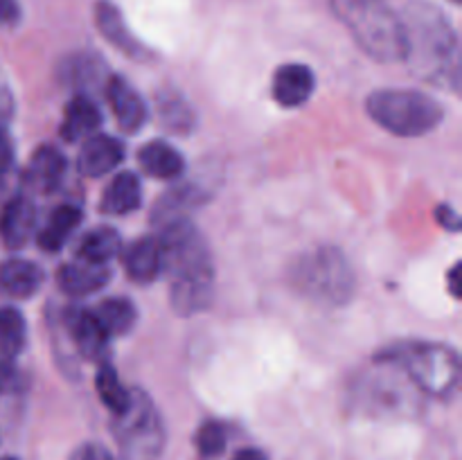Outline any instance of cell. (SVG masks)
<instances>
[{"label": "cell", "instance_id": "cell-1", "mask_svg": "<svg viewBox=\"0 0 462 460\" xmlns=\"http://www.w3.org/2000/svg\"><path fill=\"white\" fill-rule=\"evenodd\" d=\"M158 242L161 271L170 278V300L176 314L192 316L212 305L215 266L208 242L197 225L176 219L162 225Z\"/></svg>", "mask_w": 462, "mask_h": 460}, {"label": "cell", "instance_id": "cell-2", "mask_svg": "<svg viewBox=\"0 0 462 460\" xmlns=\"http://www.w3.org/2000/svg\"><path fill=\"white\" fill-rule=\"evenodd\" d=\"M404 30V59L409 70L429 84L458 88V36L440 7L427 0H409L400 14Z\"/></svg>", "mask_w": 462, "mask_h": 460}, {"label": "cell", "instance_id": "cell-3", "mask_svg": "<svg viewBox=\"0 0 462 460\" xmlns=\"http://www.w3.org/2000/svg\"><path fill=\"white\" fill-rule=\"evenodd\" d=\"M338 21L370 59L397 63L404 59V30L400 14L386 0H332Z\"/></svg>", "mask_w": 462, "mask_h": 460}, {"label": "cell", "instance_id": "cell-4", "mask_svg": "<svg viewBox=\"0 0 462 460\" xmlns=\"http://www.w3.org/2000/svg\"><path fill=\"white\" fill-rule=\"evenodd\" d=\"M397 365L420 392L447 397L460 379V361L456 350L440 343H402L377 356Z\"/></svg>", "mask_w": 462, "mask_h": 460}, {"label": "cell", "instance_id": "cell-5", "mask_svg": "<svg viewBox=\"0 0 462 460\" xmlns=\"http://www.w3.org/2000/svg\"><path fill=\"white\" fill-rule=\"evenodd\" d=\"M291 284L320 305H346L355 293V273L338 248L320 246L298 257L289 271Z\"/></svg>", "mask_w": 462, "mask_h": 460}, {"label": "cell", "instance_id": "cell-6", "mask_svg": "<svg viewBox=\"0 0 462 460\" xmlns=\"http://www.w3.org/2000/svg\"><path fill=\"white\" fill-rule=\"evenodd\" d=\"M365 111L382 129L402 138L429 133L445 117L440 102L420 90H377L365 102Z\"/></svg>", "mask_w": 462, "mask_h": 460}, {"label": "cell", "instance_id": "cell-7", "mask_svg": "<svg viewBox=\"0 0 462 460\" xmlns=\"http://www.w3.org/2000/svg\"><path fill=\"white\" fill-rule=\"evenodd\" d=\"M113 433L117 445L134 460L158 458L165 445V427L161 415L143 391H131L129 406L116 415Z\"/></svg>", "mask_w": 462, "mask_h": 460}, {"label": "cell", "instance_id": "cell-8", "mask_svg": "<svg viewBox=\"0 0 462 460\" xmlns=\"http://www.w3.org/2000/svg\"><path fill=\"white\" fill-rule=\"evenodd\" d=\"M95 25H97L99 34H102L113 48L125 52L126 57H131L134 61H147V59L152 57V52L131 34L129 25H126L120 9L113 3H108V0H99V3L95 5Z\"/></svg>", "mask_w": 462, "mask_h": 460}, {"label": "cell", "instance_id": "cell-9", "mask_svg": "<svg viewBox=\"0 0 462 460\" xmlns=\"http://www.w3.org/2000/svg\"><path fill=\"white\" fill-rule=\"evenodd\" d=\"M104 86H106V99L120 129L125 133H138L147 122V104L143 102V97L120 75H113Z\"/></svg>", "mask_w": 462, "mask_h": 460}, {"label": "cell", "instance_id": "cell-10", "mask_svg": "<svg viewBox=\"0 0 462 460\" xmlns=\"http://www.w3.org/2000/svg\"><path fill=\"white\" fill-rule=\"evenodd\" d=\"M66 174V158L52 144L39 147L32 153L25 171H23V185L36 194H48L61 185Z\"/></svg>", "mask_w": 462, "mask_h": 460}, {"label": "cell", "instance_id": "cell-11", "mask_svg": "<svg viewBox=\"0 0 462 460\" xmlns=\"http://www.w3.org/2000/svg\"><path fill=\"white\" fill-rule=\"evenodd\" d=\"M125 161V144L113 135H90L81 147L77 167L88 179H99Z\"/></svg>", "mask_w": 462, "mask_h": 460}, {"label": "cell", "instance_id": "cell-12", "mask_svg": "<svg viewBox=\"0 0 462 460\" xmlns=\"http://www.w3.org/2000/svg\"><path fill=\"white\" fill-rule=\"evenodd\" d=\"M316 77L302 63H284L275 70L273 99L284 108L302 106L314 95Z\"/></svg>", "mask_w": 462, "mask_h": 460}, {"label": "cell", "instance_id": "cell-13", "mask_svg": "<svg viewBox=\"0 0 462 460\" xmlns=\"http://www.w3.org/2000/svg\"><path fill=\"white\" fill-rule=\"evenodd\" d=\"M108 280H111V269L106 264H95L81 257H75L57 271L59 289L68 296H90L99 291Z\"/></svg>", "mask_w": 462, "mask_h": 460}, {"label": "cell", "instance_id": "cell-14", "mask_svg": "<svg viewBox=\"0 0 462 460\" xmlns=\"http://www.w3.org/2000/svg\"><path fill=\"white\" fill-rule=\"evenodd\" d=\"M36 225V207L27 197H14L0 212V239L7 248L25 246Z\"/></svg>", "mask_w": 462, "mask_h": 460}, {"label": "cell", "instance_id": "cell-15", "mask_svg": "<svg viewBox=\"0 0 462 460\" xmlns=\"http://www.w3.org/2000/svg\"><path fill=\"white\" fill-rule=\"evenodd\" d=\"M66 332L70 336V343L75 345L77 354L84 359H97L106 347V332L99 327L95 320L93 311L72 309L66 314Z\"/></svg>", "mask_w": 462, "mask_h": 460}, {"label": "cell", "instance_id": "cell-16", "mask_svg": "<svg viewBox=\"0 0 462 460\" xmlns=\"http://www.w3.org/2000/svg\"><path fill=\"white\" fill-rule=\"evenodd\" d=\"M102 124V113L97 104L88 95H77L70 99L61 122V138L68 143H79L88 140Z\"/></svg>", "mask_w": 462, "mask_h": 460}, {"label": "cell", "instance_id": "cell-17", "mask_svg": "<svg viewBox=\"0 0 462 460\" xmlns=\"http://www.w3.org/2000/svg\"><path fill=\"white\" fill-rule=\"evenodd\" d=\"M43 284V271L30 260H5L0 264V293L7 298H30Z\"/></svg>", "mask_w": 462, "mask_h": 460}, {"label": "cell", "instance_id": "cell-18", "mask_svg": "<svg viewBox=\"0 0 462 460\" xmlns=\"http://www.w3.org/2000/svg\"><path fill=\"white\" fill-rule=\"evenodd\" d=\"M143 201V185L134 171H120L116 179L108 183L104 192L99 210L106 215H129Z\"/></svg>", "mask_w": 462, "mask_h": 460}, {"label": "cell", "instance_id": "cell-19", "mask_svg": "<svg viewBox=\"0 0 462 460\" xmlns=\"http://www.w3.org/2000/svg\"><path fill=\"white\" fill-rule=\"evenodd\" d=\"M206 198H208V194L203 192V189H199L197 185H192V183L176 185L174 189H167V192L161 197V201L153 206L152 221L153 224L165 225V224H170V221L185 219V216H180V212L194 210V207L201 206Z\"/></svg>", "mask_w": 462, "mask_h": 460}, {"label": "cell", "instance_id": "cell-20", "mask_svg": "<svg viewBox=\"0 0 462 460\" xmlns=\"http://www.w3.org/2000/svg\"><path fill=\"white\" fill-rule=\"evenodd\" d=\"M138 161L143 170L153 179H176L185 170V161L180 152H176L171 144L161 143V140L144 144L138 152Z\"/></svg>", "mask_w": 462, "mask_h": 460}, {"label": "cell", "instance_id": "cell-21", "mask_svg": "<svg viewBox=\"0 0 462 460\" xmlns=\"http://www.w3.org/2000/svg\"><path fill=\"white\" fill-rule=\"evenodd\" d=\"M125 269L131 280L140 284H147L156 280L161 273V251H158V242L152 237H143L126 251L125 255Z\"/></svg>", "mask_w": 462, "mask_h": 460}, {"label": "cell", "instance_id": "cell-22", "mask_svg": "<svg viewBox=\"0 0 462 460\" xmlns=\"http://www.w3.org/2000/svg\"><path fill=\"white\" fill-rule=\"evenodd\" d=\"M81 224V212L75 206H59L54 207V212L50 215V219L45 221L43 228L39 230V246L48 253H57L59 248L66 244V239L70 237L72 230Z\"/></svg>", "mask_w": 462, "mask_h": 460}, {"label": "cell", "instance_id": "cell-23", "mask_svg": "<svg viewBox=\"0 0 462 460\" xmlns=\"http://www.w3.org/2000/svg\"><path fill=\"white\" fill-rule=\"evenodd\" d=\"M59 77L63 84L75 86V88H90L99 84L104 77V61L90 52L70 54L59 66Z\"/></svg>", "mask_w": 462, "mask_h": 460}, {"label": "cell", "instance_id": "cell-24", "mask_svg": "<svg viewBox=\"0 0 462 460\" xmlns=\"http://www.w3.org/2000/svg\"><path fill=\"white\" fill-rule=\"evenodd\" d=\"M93 316L99 327L106 332V336H122L134 327L135 318H138L129 298H108L102 305L95 307Z\"/></svg>", "mask_w": 462, "mask_h": 460}, {"label": "cell", "instance_id": "cell-25", "mask_svg": "<svg viewBox=\"0 0 462 460\" xmlns=\"http://www.w3.org/2000/svg\"><path fill=\"white\" fill-rule=\"evenodd\" d=\"M122 239L111 225H99V228H93L79 244V251H77V257L81 260L95 262V264H106L108 260L120 253Z\"/></svg>", "mask_w": 462, "mask_h": 460}, {"label": "cell", "instance_id": "cell-26", "mask_svg": "<svg viewBox=\"0 0 462 460\" xmlns=\"http://www.w3.org/2000/svg\"><path fill=\"white\" fill-rule=\"evenodd\" d=\"M27 325L25 318L14 307H0V356L12 359L25 347Z\"/></svg>", "mask_w": 462, "mask_h": 460}, {"label": "cell", "instance_id": "cell-27", "mask_svg": "<svg viewBox=\"0 0 462 460\" xmlns=\"http://www.w3.org/2000/svg\"><path fill=\"white\" fill-rule=\"evenodd\" d=\"M95 388H97L99 400L104 401V406H106L113 415H120L122 410L129 406L131 391H126V388L122 386L120 377H117L113 365L108 363L99 365L97 374H95Z\"/></svg>", "mask_w": 462, "mask_h": 460}, {"label": "cell", "instance_id": "cell-28", "mask_svg": "<svg viewBox=\"0 0 462 460\" xmlns=\"http://www.w3.org/2000/svg\"><path fill=\"white\" fill-rule=\"evenodd\" d=\"M158 115L165 129L174 133H188L194 126V111L180 95L167 93L158 99Z\"/></svg>", "mask_w": 462, "mask_h": 460}, {"label": "cell", "instance_id": "cell-29", "mask_svg": "<svg viewBox=\"0 0 462 460\" xmlns=\"http://www.w3.org/2000/svg\"><path fill=\"white\" fill-rule=\"evenodd\" d=\"M226 442H228V433L221 422H210L203 424L197 433V449L203 458H217L219 454H224Z\"/></svg>", "mask_w": 462, "mask_h": 460}, {"label": "cell", "instance_id": "cell-30", "mask_svg": "<svg viewBox=\"0 0 462 460\" xmlns=\"http://www.w3.org/2000/svg\"><path fill=\"white\" fill-rule=\"evenodd\" d=\"M14 171V147L12 140H9L7 129L0 131V197L7 189L9 179H12Z\"/></svg>", "mask_w": 462, "mask_h": 460}, {"label": "cell", "instance_id": "cell-31", "mask_svg": "<svg viewBox=\"0 0 462 460\" xmlns=\"http://www.w3.org/2000/svg\"><path fill=\"white\" fill-rule=\"evenodd\" d=\"M14 117V93L9 88L7 77L0 70V131L7 129L9 120Z\"/></svg>", "mask_w": 462, "mask_h": 460}, {"label": "cell", "instance_id": "cell-32", "mask_svg": "<svg viewBox=\"0 0 462 460\" xmlns=\"http://www.w3.org/2000/svg\"><path fill=\"white\" fill-rule=\"evenodd\" d=\"M68 460H113V455L104 446L88 442V445H81L79 449L72 451V455Z\"/></svg>", "mask_w": 462, "mask_h": 460}, {"label": "cell", "instance_id": "cell-33", "mask_svg": "<svg viewBox=\"0 0 462 460\" xmlns=\"http://www.w3.org/2000/svg\"><path fill=\"white\" fill-rule=\"evenodd\" d=\"M21 18L18 0H0V25H14Z\"/></svg>", "mask_w": 462, "mask_h": 460}, {"label": "cell", "instance_id": "cell-34", "mask_svg": "<svg viewBox=\"0 0 462 460\" xmlns=\"http://www.w3.org/2000/svg\"><path fill=\"white\" fill-rule=\"evenodd\" d=\"M438 219H440V224L445 225V228H449V230H458L460 228L458 215H456V212L451 210L449 206L438 207Z\"/></svg>", "mask_w": 462, "mask_h": 460}, {"label": "cell", "instance_id": "cell-35", "mask_svg": "<svg viewBox=\"0 0 462 460\" xmlns=\"http://www.w3.org/2000/svg\"><path fill=\"white\" fill-rule=\"evenodd\" d=\"M233 460H266V455L260 449H244L235 454Z\"/></svg>", "mask_w": 462, "mask_h": 460}, {"label": "cell", "instance_id": "cell-36", "mask_svg": "<svg viewBox=\"0 0 462 460\" xmlns=\"http://www.w3.org/2000/svg\"><path fill=\"white\" fill-rule=\"evenodd\" d=\"M458 275H460V266H454V271H451V289H454L456 296H460V289H458L460 280H458Z\"/></svg>", "mask_w": 462, "mask_h": 460}, {"label": "cell", "instance_id": "cell-37", "mask_svg": "<svg viewBox=\"0 0 462 460\" xmlns=\"http://www.w3.org/2000/svg\"><path fill=\"white\" fill-rule=\"evenodd\" d=\"M0 460H16V458H0Z\"/></svg>", "mask_w": 462, "mask_h": 460}, {"label": "cell", "instance_id": "cell-38", "mask_svg": "<svg viewBox=\"0 0 462 460\" xmlns=\"http://www.w3.org/2000/svg\"><path fill=\"white\" fill-rule=\"evenodd\" d=\"M454 3H460V0H454Z\"/></svg>", "mask_w": 462, "mask_h": 460}]
</instances>
